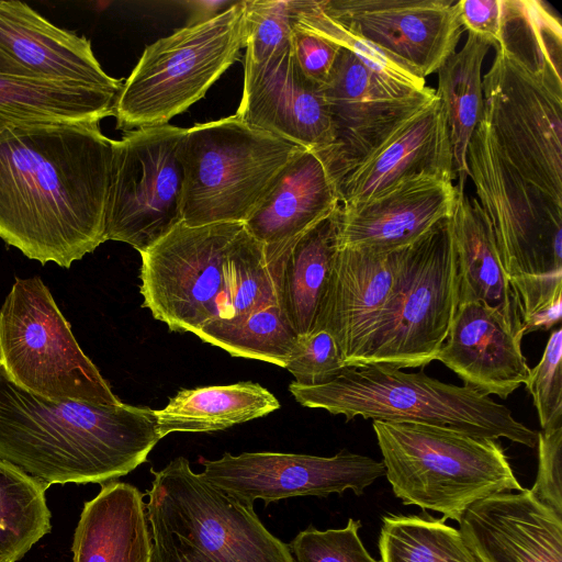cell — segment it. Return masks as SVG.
Segmentation results:
<instances>
[{"label": "cell", "instance_id": "cell-43", "mask_svg": "<svg viewBox=\"0 0 562 562\" xmlns=\"http://www.w3.org/2000/svg\"><path fill=\"white\" fill-rule=\"evenodd\" d=\"M561 317L562 301H558L530 315L522 323L524 335L535 330H549L560 324Z\"/></svg>", "mask_w": 562, "mask_h": 562}, {"label": "cell", "instance_id": "cell-42", "mask_svg": "<svg viewBox=\"0 0 562 562\" xmlns=\"http://www.w3.org/2000/svg\"><path fill=\"white\" fill-rule=\"evenodd\" d=\"M504 0H459L457 1L460 22L470 33L493 44L501 37Z\"/></svg>", "mask_w": 562, "mask_h": 562}, {"label": "cell", "instance_id": "cell-4", "mask_svg": "<svg viewBox=\"0 0 562 562\" xmlns=\"http://www.w3.org/2000/svg\"><path fill=\"white\" fill-rule=\"evenodd\" d=\"M297 403L347 420L419 423L450 427L471 436L506 438L535 448L538 432L515 419L491 396L469 385L448 384L424 372L408 373L383 363L345 366L331 380L317 385L292 382Z\"/></svg>", "mask_w": 562, "mask_h": 562}, {"label": "cell", "instance_id": "cell-8", "mask_svg": "<svg viewBox=\"0 0 562 562\" xmlns=\"http://www.w3.org/2000/svg\"><path fill=\"white\" fill-rule=\"evenodd\" d=\"M304 149L236 114L187 128L180 143L182 223L244 224Z\"/></svg>", "mask_w": 562, "mask_h": 562}, {"label": "cell", "instance_id": "cell-22", "mask_svg": "<svg viewBox=\"0 0 562 562\" xmlns=\"http://www.w3.org/2000/svg\"><path fill=\"white\" fill-rule=\"evenodd\" d=\"M0 54L18 76L116 90L123 85L103 70L87 37L54 25L21 1L0 0Z\"/></svg>", "mask_w": 562, "mask_h": 562}, {"label": "cell", "instance_id": "cell-9", "mask_svg": "<svg viewBox=\"0 0 562 562\" xmlns=\"http://www.w3.org/2000/svg\"><path fill=\"white\" fill-rule=\"evenodd\" d=\"M245 46L244 1L151 43L116 97V128L168 124L205 95Z\"/></svg>", "mask_w": 562, "mask_h": 562}, {"label": "cell", "instance_id": "cell-13", "mask_svg": "<svg viewBox=\"0 0 562 562\" xmlns=\"http://www.w3.org/2000/svg\"><path fill=\"white\" fill-rule=\"evenodd\" d=\"M243 223L182 222L140 254L143 307L169 330L195 334L217 318L226 257Z\"/></svg>", "mask_w": 562, "mask_h": 562}, {"label": "cell", "instance_id": "cell-40", "mask_svg": "<svg viewBox=\"0 0 562 562\" xmlns=\"http://www.w3.org/2000/svg\"><path fill=\"white\" fill-rule=\"evenodd\" d=\"M538 471L531 493L562 516V426L538 431Z\"/></svg>", "mask_w": 562, "mask_h": 562}, {"label": "cell", "instance_id": "cell-44", "mask_svg": "<svg viewBox=\"0 0 562 562\" xmlns=\"http://www.w3.org/2000/svg\"><path fill=\"white\" fill-rule=\"evenodd\" d=\"M0 74L16 75L12 65L0 54Z\"/></svg>", "mask_w": 562, "mask_h": 562}, {"label": "cell", "instance_id": "cell-41", "mask_svg": "<svg viewBox=\"0 0 562 562\" xmlns=\"http://www.w3.org/2000/svg\"><path fill=\"white\" fill-rule=\"evenodd\" d=\"M291 50L303 76L323 87L335 67L341 47L294 24Z\"/></svg>", "mask_w": 562, "mask_h": 562}, {"label": "cell", "instance_id": "cell-12", "mask_svg": "<svg viewBox=\"0 0 562 562\" xmlns=\"http://www.w3.org/2000/svg\"><path fill=\"white\" fill-rule=\"evenodd\" d=\"M186 132L165 124L112 139L105 241L126 243L142 254L182 222L180 143Z\"/></svg>", "mask_w": 562, "mask_h": 562}, {"label": "cell", "instance_id": "cell-21", "mask_svg": "<svg viewBox=\"0 0 562 562\" xmlns=\"http://www.w3.org/2000/svg\"><path fill=\"white\" fill-rule=\"evenodd\" d=\"M416 175L456 180L449 128L438 95L340 181L339 203L368 201Z\"/></svg>", "mask_w": 562, "mask_h": 562}, {"label": "cell", "instance_id": "cell-3", "mask_svg": "<svg viewBox=\"0 0 562 562\" xmlns=\"http://www.w3.org/2000/svg\"><path fill=\"white\" fill-rule=\"evenodd\" d=\"M160 439L149 407L45 398L0 367V459L48 486L114 481L146 462Z\"/></svg>", "mask_w": 562, "mask_h": 562}, {"label": "cell", "instance_id": "cell-25", "mask_svg": "<svg viewBox=\"0 0 562 562\" xmlns=\"http://www.w3.org/2000/svg\"><path fill=\"white\" fill-rule=\"evenodd\" d=\"M450 222L458 260L459 303L485 304L522 339L520 303L504 269L494 233L477 200L465 190L457 189Z\"/></svg>", "mask_w": 562, "mask_h": 562}, {"label": "cell", "instance_id": "cell-1", "mask_svg": "<svg viewBox=\"0 0 562 562\" xmlns=\"http://www.w3.org/2000/svg\"><path fill=\"white\" fill-rule=\"evenodd\" d=\"M100 122L0 130V238L70 268L104 243L112 139Z\"/></svg>", "mask_w": 562, "mask_h": 562}, {"label": "cell", "instance_id": "cell-15", "mask_svg": "<svg viewBox=\"0 0 562 562\" xmlns=\"http://www.w3.org/2000/svg\"><path fill=\"white\" fill-rule=\"evenodd\" d=\"M200 475L216 488L254 506L295 496L361 495L385 475L382 461L341 450L333 457L282 452H225L220 459H201Z\"/></svg>", "mask_w": 562, "mask_h": 562}, {"label": "cell", "instance_id": "cell-35", "mask_svg": "<svg viewBox=\"0 0 562 562\" xmlns=\"http://www.w3.org/2000/svg\"><path fill=\"white\" fill-rule=\"evenodd\" d=\"M294 24L348 50L375 76L394 88L419 91L427 87L425 79L416 77L372 44L330 20L319 9L318 1L300 0Z\"/></svg>", "mask_w": 562, "mask_h": 562}, {"label": "cell", "instance_id": "cell-37", "mask_svg": "<svg viewBox=\"0 0 562 562\" xmlns=\"http://www.w3.org/2000/svg\"><path fill=\"white\" fill-rule=\"evenodd\" d=\"M360 527V520L352 518L338 529L318 530L310 526L288 546L294 562H381L364 548Z\"/></svg>", "mask_w": 562, "mask_h": 562}, {"label": "cell", "instance_id": "cell-29", "mask_svg": "<svg viewBox=\"0 0 562 562\" xmlns=\"http://www.w3.org/2000/svg\"><path fill=\"white\" fill-rule=\"evenodd\" d=\"M280 407L277 397L255 382L179 391L154 409L161 438L172 432H212L263 417Z\"/></svg>", "mask_w": 562, "mask_h": 562}, {"label": "cell", "instance_id": "cell-30", "mask_svg": "<svg viewBox=\"0 0 562 562\" xmlns=\"http://www.w3.org/2000/svg\"><path fill=\"white\" fill-rule=\"evenodd\" d=\"M493 44L468 32L464 45L452 53L437 70L440 99L450 134L458 190H465L469 178L468 147L483 120L482 66Z\"/></svg>", "mask_w": 562, "mask_h": 562}, {"label": "cell", "instance_id": "cell-10", "mask_svg": "<svg viewBox=\"0 0 562 562\" xmlns=\"http://www.w3.org/2000/svg\"><path fill=\"white\" fill-rule=\"evenodd\" d=\"M0 367L16 385L45 398L122 403L40 277L15 279L0 308Z\"/></svg>", "mask_w": 562, "mask_h": 562}, {"label": "cell", "instance_id": "cell-7", "mask_svg": "<svg viewBox=\"0 0 562 562\" xmlns=\"http://www.w3.org/2000/svg\"><path fill=\"white\" fill-rule=\"evenodd\" d=\"M372 426L385 476L404 505L459 522L475 502L524 488L494 439L419 423L373 420Z\"/></svg>", "mask_w": 562, "mask_h": 562}, {"label": "cell", "instance_id": "cell-26", "mask_svg": "<svg viewBox=\"0 0 562 562\" xmlns=\"http://www.w3.org/2000/svg\"><path fill=\"white\" fill-rule=\"evenodd\" d=\"M74 562H153L144 493L119 481L85 503L75 530Z\"/></svg>", "mask_w": 562, "mask_h": 562}, {"label": "cell", "instance_id": "cell-5", "mask_svg": "<svg viewBox=\"0 0 562 562\" xmlns=\"http://www.w3.org/2000/svg\"><path fill=\"white\" fill-rule=\"evenodd\" d=\"M467 164L524 323L562 300V207L519 175L484 120L473 132Z\"/></svg>", "mask_w": 562, "mask_h": 562}, {"label": "cell", "instance_id": "cell-39", "mask_svg": "<svg viewBox=\"0 0 562 562\" xmlns=\"http://www.w3.org/2000/svg\"><path fill=\"white\" fill-rule=\"evenodd\" d=\"M344 367V360L333 336L326 330H313L297 337L284 369L294 376V382L317 385L338 375Z\"/></svg>", "mask_w": 562, "mask_h": 562}, {"label": "cell", "instance_id": "cell-6", "mask_svg": "<svg viewBox=\"0 0 562 562\" xmlns=\"http://www.w3.org/2000/svg\"><path fill=\"white\" fill-rule=\"evenodd\" d=\"M150 472L146 515L153 562H294L254 506L210 484L184 457Z\"/></svg>", "mask_w": 562, "mask_h": 562}, {"label": "cell", "instance_id": "cell-23", "mask_svg": "<svg viewBox=\"0 0 562 562\" xmlns=\"http://www.w3.org/2000/svg\"><path fill=\"white\" fill-rule=\"evenodd\" d=\"M436 360L465 385L501 398H507L525 384L530 372L521 352V339L496 311L481 302L459 303Z\"/></svg>", "mask_w": 562, "mask_h": 562}, {"label": "cell", "instance_id": "cell-19", "mask_svg": "<svg viewBox=\"0 0 562 562\" xmlns=\"http://www.w3.org/2000/svg\"><path fill=\"white\" fill-rule=\"evenodd\" d=\"M406 249L378 252L337 248L314 330L333 336L345 366L350 364L398 292Z\"/></svg>", "mask_w": 562, "mask_h": 562}, {"label": "cell", "instance_id": "cell-33", "mask_svg": "<svg viewBox=\"0 0 562 562\" xmlns=\"http://www.w3.org/2000/svg\"><path fill=\"white\" fill-rule=\"evenodd\" d=\"M443 519L386 515L379 538L381 562H480L459 529Z\"/></svg>", "mask_w": 562, "mask_h": 562}, {"label": "cell", "instance_id": "cell-34", "mask_svg": "<svg viewBox=\"0 0 562 562\" xmlns=\"http://www.w3.org/2000/svg\"><path fill=\"white\" fill-rule=\"evenodd\" d=\"M277 302L263 247L243 227L226 258L224 291L214 321H233Z\"/></svg>", "mask_w": 562, "mask_h": 562}, {"label": "cell", "instance_id": "cell-28", "mask_svg": "<svg viewBox=\"0 0 562 562\" xmlns=\"http://www.w3.org/2000/svg\"><path fill=\"white\" fill-rule=\"evenodd\" d=\"M120 90L0 74V130L34 123L100 122L113 115Z\"/></svg>", "mask_w": 562, "mask_h": 562}, {"label": "cell", "instance_id": "cell-27", "mask_svg": "<svg viewBox=\"0 0 562 562\" xmlns=\"http://www.w3.org/2000/svg\"><path fill=\"white\" fill-rule=\"evenodd\" d=\"M335 211L268 267L277 302L297 336L312 333L316 324L337 252Z\"/></svg>", "mask_w": 562, "mask_h": 562}, {"label": "cell", "instance_id": "cell-36", "mask_svg": "<svg viewBox=\"0 0 562 562\" xmlns=\"http://www.w3.org/2000/svg\"><path fill=\"white\" fill-rule=\"evenodd\" d=\"M245 59L261 61L291 44L300 0H244Z\"/></svg>", "mask_w": 562, "mask_h": 562}, {"label": "cell", "instance_id": "cell-24", "mask_svg": "<svg viewBox=\"0 0 562 562\" xmlns=\"http://www.w3.org/2000/svg\"><path fill=\"white\" fill-rule=\"evenodd\" d=\"M338 193L321 157L304 149L281 172L269 193L245 221L263 247L267 266L306 231L334 213Z\"/></svg>", "mask_w": 562, "mask_h": 562}, {"label": "cell", "instance_id": "cell-32", "mask_svg": "<svg viewBox=\"0 0 562 562\" xmlns=\"http://www.w3.org/2000/svg\"><path fill=\"white\" fill-rule=\"evenodd\" d=\"M194 335L233 357L255 359L285 368L297 341L278 302L233 321H212Z\"/></svg>", "mask_w": 562, "mask_h": 562}, {"label": "cell", "instance_id": "cell-20", "mask_svg": "<svg viewBox=\"0 0 562 562\" xmlns=\"http://www.w3.org/2000/svg\"><path fill=\"white\" fill-rule=\"evenodd\" d=\"M459 527L480 562H562V516L530 490L475 502Z\"/></svg>", "mask_w": 562, "mask_h": 562}, {"label": "cell", "instance_id": "cell-2", "mask_svg": "<svg viewBox=\"0 0 562 562\" xmlns=\"http://www.w3.org/2000/svg\"><path fill=\"white\" fill-rule=\"evenodd\" d=\"M482 77L483 120L519 175L562 206V30L538 0H504Z\"/></svg>", "mask_w": 562, "mask_h": 562}, {"label": "cell", "instance_id": "cell-18", "mask_svg": "<svg viewBox=\"0 0 562 562\" xmlns=\"http://www.w3.org/2000/svg\"><path fill=\"white\" fill-rule=\"evenodd\" d=\"M236 115L316 154L333 143L323 87L299 69L291 44L261 61L245 59L244 91Z\"/></svg>", "mask_w": 562, "mask_h": 562}, {"label": "cell", "instance_id": "cell-16", "mask_svg": "<svg viewBox=\"0 0 562 562\" xmlns=\"http://www.w3.org/2000/svg\"><path fill=\"white\" fill-rule=\"evenodd\" d=\"M318 7L422 79L456 52L464 31L453 0H322Z\"/></svg>", "mask_w": 562, "mask_h": 562}, {"label": "cell", "instance_id": "cell-11", "mask_svg": "<svg viewBox=\"0 0 562 562\" xmlns=\"http://www.w3.org/2000/svg\"><path fill=\"white\" fill-rule=\"evenodd\" d=\"M459 305L450 218L406 249L402 283L349 366L418 368L436 360Z\"/></svg>", "mask_w": 562, "mask_h": 562}, {"label": "cell", "instance_id": "cell-31", "mask_svg": "<svg viewBox=\"0 0 562 562\" xmlns=\"http://www.w3.org/2000/svg\"><path fill=\"white\" fill-rule=\"evenodd\" d=\"M49 486L0 459V562H18L50 532Z\"/></svg>", "mask_w": 562, "mask_h": 562}, {"label": "cell", "instance_id": "cell-38", "mask_svg": "<svg viewBox=\"0 0 562 562\" xmlns=\"http://www.w3.org/2000/svg\"><path fill=\"white\" fill-rule=\"evenodd\" d=\"M542 430L562 426V328L553 329L526 381Z\"/></svg>", "mask_w": 562, "mask_h": 562}, {"label": "cell", "instance_id": "cell-14", "mask_svg": "<svg viewBox=\"0 0 562 562\" xmlns=\"http://www.w3.org/2000/svg\"><path fill=\"white\" fill-rule=\"evenodd\" d=\"M323 90L333 143L317 155L336 190L351 170L437 97L430 87L419 91L394 88L344 48Z\"/></svg>", "mask_w": 562, "mask_h": 562}, {"label": "cell", "instance_id": "cell-17", "mask_svg": "<svg viewBox=\"0 0 562 562\" xmlns=\"http://www.w3.org/2000/svg\"><path fill=\"white\" fill-rule=\"evenodd\" d=\"M457 199L452 180L416 175L368 201L338 204V249L392 252L404 249L450 218Z\"/></svg>", "mask_w": 562, "mask_h": 562}]
</instances>
